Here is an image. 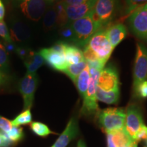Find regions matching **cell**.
<instances>
[{
  "label": "cell",
  "mask_w": 147,
  "mask_h": 147,
  "mask_svg": "<svg viewBox=\"0 0 147 147\" xmlns=\"http://www.w3.org/2000/svg\"><path fill=\"white\" fill-rule=\"evenodd\" d=\"M74 34V42L78 45L85 47L90 38L100 30L93 18V10L84 17L79 18L69 23Z\"/></svg>",
  "instance_id": "6da1fadb"
},
{
  "label": "cell",
  "mask_w": 147,
  "mask_h": 147,
  "mask_svg": "<svg viewBox=\"0 0 147 147\" xmlns=\"http://www.w3.org/2000/svg\"><path fill=\"white\" fill-rule=\"evenodd\" d=\"M99 124L106 133L120 129L125 127V112L121 108H108L97 113Z\"/></svg>",
  "instance_id": "7a4b0ae2"
},
{
  "label": "cell",
  "mask_w": 147,
  "mask_h": 147,
  "mask_svg": "<svg viewBox=\"0 0 147 147\" xmlns=\"http://www.w3.org/2000/svg\"><path fill=\"white\" fill-rule=\"evenodd\" d=\"M91 80L87 93L83 98V104L80 113L82 115L91 116L98 113V105L97 103L96 87L99 76L102 70L93 67H89Z\"/></svg>",
  "instance_id": "3957f363"
},
{
  "label": "cell",
  "mask_w": 147,
  "mask_h": 147,
  "mask_svg": "<svg viewBox=\"0 0 147 147\" xmlns=\"http://www.w3.org/2000/svg\"><path fill=\"white\" fill-rule=\"evenodd\" d=\"M117 0H97L93 9V18L100 29L111 22L117 10Z\"/></svg>",
  "instance_id": "277c9868"
},
{
  "label": "cell",
  "mask_w": 147,
  "mask_h": 147,
  "mask_svg": "<svg viewBox=\"0 0 147 147\" xmlns=\"http://www.w3.org/2000/svg\"><path fill=\"white\" fill-rule=\"evenodd\" d=\"M86 45L91 48L98 58L104 63L108 61L115 49L108 39L105 29L97 31Z\"/></svg>",
  "instance_id": "5b68a950"
},
{
  "label": "cell",
  "mask_w": 147,
  "mask_h": 147,
  "mask_svg": "<svg viewBox=\"0 0 147 147\" xmlns=\"http://www.w3.org/2000/svg\"><path fill=\"white\" fill-rule=\"evenodd\" d=\"M145 80H147V48L142 44L138 43L133 70L134 93L140 84Z\"/></svg>",
  "instance_id": "8992f818"
},
{
  "label": "cell",
  "mask_w": 147,
  "mask_h": 147,
  "mask_svg": "<svg viewBox=\"0 0 147 147\" xmlns=\"http://www.w3.org/2000/svg\"><path fill=\"white\" fill-rule=\"evenodd\" d=\"M38 83V77L36 73L26 72L19 82V91L23 97V110L31 109L34 101Z\"/></svg>",
  "instance_id": "52a82bcc"
},
{
  "label": "cell",
  "mask_w": 147,
  "mask_h": 147,
  "mask_svg": "<svg viewBox=\"0 0 147 147\" xmlns=\"http://www.w3.org/2000/svg\"><path fill=\"white\" fill-rule=\"evenodd\" d=\"M128 23L136 36L147 41V3L129 14Z\"/></svg>",
  "instance_id": "ba28073f"
},
{
  "label": "cell",
  "mask_w": 147,
  "mask_h": 147,
  "mask_svg": "<svg viewBox=\"0 0 147 147\" xmlns=\"http://www.w3.org/2000/svg\"><path fill=\"white\" fill-rule=\"evenodd\" d=\"M125 115V127L134 138L137 132L144 125L141 110L136 104H131L127 107Z\"/></svg>",
  "instance_id": "9c48e42d"
},
{
  "label": "cell",
  "mask_w": 147,
  "mask_h": 147,
  "mask_svg": "<svg viewBox=\"0 0 147 147\" xmlns=\"http://www.w3.org/2000/svg\"><path fill=\"white\" fill-rule=\"evenodd\" d=\"M47 0H22L20 4L24 15L33 21H38L47 10Z\"/></svg>",
  "instance_id": "30bf717a"
},
{
  "label": "cell",
  "mask_w": 147,
  "mask_h": 147,
  "mask_svg": "<svg viewBox=\"0 0 147 147\" xmlns=\"http://www.w3.org/2000/svg\"><path fill=\"white\" fill-rule=\"evenodd\" d=\"M39 53L45 61L55 70L63 72L68 65L64 53L55 50L53 47L42 49L40 51Z\"/></svg>",
  "instance_id": "8fae6325"
},
{
  "label": "cell",
  "mask_w": 147,
  "mask_h": 147,
  "mask_svg": "<svg viewBox=\"0 0 147 147\" xmlns=\"http://www.w3.org/2000/svg\"><path fill=\"white\" fill-rule=\"evenodd\" d=\"M119 74L112 66L104 67L97 80V86L106 91L119 89Z\"/></svg>",
  "instance_id": "7c38bea8"
},
{
  "label": "cell",
  "mask_w": 147,
  "mask_h": 147,
  "mask_svg": "<svg viewBox=\"0 0 147 147\" xmlns=\"http://www.w3.org/2000/svg\"><path fill=\"white\" fill-rule=\"evenodd\" d=\"M97 0H88L79 5H65L68 22H72L84 17L94 8Z\"/></svg>",
  "instance_id": "4fadbf2b"
},
{
  "label": "cell",
  "mask_w": 147,
  "mask_h": 147,
  "mask_svg": "<svg viewBox=\"0 0 147 147\" xmlns=\"http://www.w3.org/2000/svg\"><path fill=\"white\" fill-rule=\"evenodd\" d=\"M106 134L108 147H123L136 142L128 134L125 127L120 129L108 132Z\"/></svg>",
  "instance_id": "5bb4252c"
},
{
  "label": "cell",
  "mask_w": 147,
  "mask_h": 147,
  "mask_svg": "<svg viewBox=\"0 0 147 147\" xmlns=\"http://www.w3.org/2000/svg\"><path fill=\"white\" fill-rule=\"evenodd\" d=\"M78 134V121L76 118H71L63 133L60 135L52 147H66L71 140L76 137Z\"/></svg>",
  "instance_id": "9a60e30c"
},
{
  "label": "cell",
  "mask_w": 147,
  "mask_h": 147,
  "mask_svg": "<svg viewBox=\"0 0 147 147\" xmlns=\"http://www.w3.org/2000/svg\"><path fill=\"white\" fill-rule=\"evenodd\" d=\"M106 34L113 47L119 45L127 36V29L123 23H116L106 29Z\"/></svg>",
  "instance_id": "2e32d148"
},
{
  "label": "cell",
  "mask_w": 147,
  "mask_h": 147,
  "mask_svg": "<svg viewBox=\"0 0 147 147\" xmlns=\"http://www.w3.org/2000/svg\"><path fill=\"white\" fill-rule=\"evenodd\" d=\"M11 39L13 42H25L31 37L29 27L19 21H14L10 25Z\"/></svg>",
  "instance_id": "e0dca14e"
},
{
  "label": "cell",
  "mask_w": 147,
  "mask_h": 147,
  "mask_svg": "<svg viewBox=\"0 0 147 147\" xmlns=\"http://www.w3.org/2000/svg\"><path fill=\"white\" fill-rule=\"evenodd\" d=\"M120 96L119 89H114L112 91H106L96 87V97L97 100L104 102L108 104H115L118 102Z\"/></svg>",
  "instance_id": "ac0fdd59"
},
{
  "label": "cell",
  "mask_w": 147,
  "mask_h": 147,
  "mask_svg": "<svg viewBox=\"0 0 147 147\" xmlns=\"http://www.w3.org/2000/svg\"><path fill=\"white\" fill-rule=\"evenodd\" d=\"M64 55L68 65L76 64L84 61L83 52L81 49L76 46L69 45L67 44L64 51Z\"/></svg>",
  "instance_id": "d6986e66"
},
{
  "label": "cell",
  "mask_w": 147,
  "mask_h": 147,
  "mask_svg": "<svg viewBox=\"0 0 147 147\" xmlns=\"http://www.w3.org/2000/svg\"><path fill=\"white\" fill-rule=\"evenodd\" d=\"M90 80H91V74H90L89 67V65H87V67L78 76L74 83L76 84L77 89H78L82 100H83L86 93H87V89L89 88Z\"/></svg>",
  "instance_id": "ffe728a7"
},
{
  "label": "cell",
  "mask_w": 147,
  "mask_h": 147,
  "mask_svg": "<svg viewBox=\"0 0 147 147\" xmlns=\"http://www.w3.org/2000/svg\"><path fill=\"white\" fill-rule=\"evenodd\" d=\"M45 63V59L39 52L33 53L27 59L24 61V64L27 69V72L36 73V71Z\"/></svg>",
  "instance_id": "44dd1931"
},
{
  "label": "cell",
  "mask_w": 147,
  "mask_h": 147,
  "mask_svg": "<svg viewBox=\"0 0 147 147\" xmlns=\"http://www.w3.org/2000/svg\"><path fill=\"white\" fill-rule=\"evenodd\" d=\"M88 64L85 60L83 61L80 62V63L76 64H71L68 65L66 67L63 72L65 73L72 81L74 82H76L77 78L80 73L87 67Z\"/></svg>",
  "instance_id": "7402d4cb"
},
{
  "label": "cell",
  "mask_w": 147,
  "mask_h": 147,
  "mask_svg": "<svg viewBox=\"0 0 147 147\" xmlns=\"http://www.w3.org/2000/svg\"><path fill=\"white\" fill-rule=\"evenodd\" d=\"M57 25V12L55 7L49 9L45 12L43 19V28L46 31H49Z\"/></svg>",
  "instance_id": "603a6c76"
},
{
  "label": "cell",
  "mask_w": 147,
  "mask_h": 147,
  "mask_svg": "<svg viewBox=\"0 0 147 147\" xmlns=\"http://www.w3.org/2000/svg\"><path fill=\"white\" fill-rule=\"evenodd\" d=\"M55 8L57 12V25L60 27L61 28L69 23L67 19V14H66L65 9L64 5L61 1H58L55 5Z\"/></svg>",
  "instance_id": "cb8c5ba5"
},
{
  "label": "cell",
  "mask_w": 147,
  "mask_h": 147,
  "mask_svg": "<svg viewBox=\"0 0 147 147\" xmlns=\"http://www.w3.org/2000/svg\"><path fill=\"white\" fill-rule=\"evenodd\" d=\"M32 121V116L30 109L24 110L23 112L18 115L13 121H11L12 126L19 127L20 125L31 123Z\"/></svg>",
  "instance_id": "d4e9b609"
},
{
  "label": "cell",
  "mask_w": 147,
  "mask_h": 147,
  "mask_svg": "<svg viewBox=\"0 0 147 147\" xmlns=\"http://www.w3.org/2000/svg\"><path fill=\"white\" fill-rule=\"evenodd\" d=\"M30 127L36 135L41 137H45L50 135V134H55L49 128V127L40 122L31 123Z\"/></svg>",
  "instance_id": "484cf974"
},
{
  "label": "cell",
  "mask_w": 147,
  "mask_h": 147,
  "mask_svg": "<svg viewBox=\"0 0 147 147\" xmlns=\"http://www.w3.org/2000/svg\"><path fill=\"white\" fill-rule=\"evenodd\" d=\"M10 142H16L21 140L23 137V129L18 127H12V128L7 133L3 132Z\"/></svg>",
  "instance_id": "4316f807"
},
{
  "label": "cell",
  "mask_w": 147,
  "mask_h": 147,
  "mask_svg": "<svg viewBox=\"0 0 147 147\" xmlns=\"http://www.w3.org/2000/svg\"><path fill=\"white\" fill-rule=\"evenodd\" d=\"M9 65L8 55L4 45L0 42V69L3 71L8 69Z\"/></svg>",
  "instance_id": "83f0119b"
},
{
  "label": "cell",
  "mask_w": 147,
  "mask_h": 147,
  "mask_svg": "<svg viewBox=\"0 0 147 147\" xmlns=\"http://www.w3.org/2000/svg\"><path fill=\"white\" fill-rule=\"evenodd\" d=\"M127 3V14H131L137 8L147 3V0H125Z\"/></svg>",
  "instance_id": "f1b7e54d"
},
{
  "label": "cell",
  "mask_w": 147,
  "mask_h": 147,
  "mask_svg": "<svg viewBox=\"0 0 147 147\" xmlns=\"http://www.w3.org/2000/svg\"><path fill=\"white\" fill-rule=\"evenodd\" d=\"M0 37L5 42H13L11 39L8 27L3 21H0Z\"/></svg>",
  "instance_id": "f546056e"
},
{
  "label": "cell",
  "mask_w": 147,
  "mask_h": 147,
  "mask_svg": "<svg viewBox=\"0 0 147 147\" xmlns=\"http://www.w3.org/2000/svg\"><path fill=\"white\" fill-rule=\"evenodd\" d=\"M60 34L63 38L65 39L70 40V41L74 42V34L73 29L70 26V25H66L65 26L61 28Z\"/></svg>",
  "instance_id": "4dcf8cb0"
},
{
  "label": "cell",
  "mask_w": 147,
  "mask_h": 147,
  "mask_svg": "<svg viewBox=\"0 0 147 147\" xmlns=\"http://www.w3.org/2000/svg\"><path fill=\"white\" fill-rule=\"evenodd\" d=\"M134 94L140 98H147V80H145L140 84Z\"/></svg>",
  "instance_id": "1f68e13d"
},
{
  "label": "cell",
  "mask_w": 147,
  "mask_h": 147,
  "mask_svg": "<svg viewBox=\"0 0 147 147\" xmlns=\"http://www.w3.org/2000/svg\"><path fill=\"white\" fill-rule=\"evenodd\" d=\"M12 127L13 126H12L11 121L8 120L6 118L0 116V129L3 132L5 133L8 132L12 128Z\"/></svg>",
  "instance_id": "d6a6232c"
},
{
  "label": "cell",
  "mask_w": 147,
  "mask_h": 147,
  "mask_svg": "<svg viewBox=\"0 0 147 147\" xmlns=\"http://www.w3.org/2000/svg\"><path fill=\"white\" fill-rule=\"evenodd\" d=\"M15 52L21 59L25 61L33 53V51H30L29 49H24V48H16Z\"/></svg>",
  "instance_id": "836d02e7"
},
{
  "label": "cell",
  "mask_w": 147,
  "mask_h": 147,
  "mask_svg": "<svg viewBox=\"0 0 147 147\" xmlns=\"http://www.w3.org/2000/svg\"><path fill=\"white\" fill-rule=\"evenodd\" d=\"M147 139V133L145 129V125L142 127L137 132L136 134L135 135V136L134 138V141L136 142H139V141L142 140H146Z\"/></svg>",
  "instance_id": "e575fe53"
},
{
  "label": "cell",
  "mask_w": 147,
  "mask_h": 147,
  "mask_svg": "<svg viewBox=\"0 0 147 147\" xmlns=\"http://www.w3.org/2000/svg\"><path fill=\"white\" fill-rule=\"evenodd\" d=\"M11 142L4 133L0 131V147H9Z\"/></svg>",
  "instance_id": "d590c367"
},
{
  "label": "cell",
  "mask_w": 147,
  "mask_h": 147,
  "mask_svg": "<svg viewBox=\"0 0 147 147\" xmlns=\"http://www.w3.org/2000/svg\"><path fill=\"white\" fill-rule=\"evenodd\" d=\"M9 81H10V76L5 74V71L0 69V87L8 84Z\"/></svg>",
  "instance_id": "8d00e7d4"
},
{
  "label": "cell",
  "mask_w": 147,
  "mask_h": 147,
  "mask_svg": "<svg viewBox=\"0 0 147 147\" xmlns=\"http://www.w3.org/2000/svg\"><path fill=\"white\" fill-rule=\"evenodd\" d=\"M87 1H88V0H60L61 2L65 5H79Z\"/></svg>",
  "instance_id": "74e56055"
},
{
  "label": "cell",
  "mask_w": 147,
  "mask_h": 147,
  "mask_svg": "<svg viewBox=\"0 0 147 147\" xmlns=\"http://www.w3.org/2000/svg\"><path fill=\"white\" fill-rule=\"evenodd\" d=\"M4 47L8 53H10V52H12V51H16V48L15 47V46L12 44V42H4Z\"/></svg>",
  "instance_id": "f35d334b"
},
{
  "label": "cell",
  "mask_w": 147,
  "mask_h": 147,
  "mask_svg": "<svg viewBox=\"0 0 147 147\" xmlns=\"http://www.w3.org/2000/svg\"><path fill=\"white\" fill-rule=\"evenodd\" d=\"M5 13V9L2 0H0V21H3Z\"/></svg>",
  "instance_id": "ab89813d"
},
{
  "label": "cell",
  "mask_w": 147,
  "mask_h": 147,
  "mask_svg": "<svg viewBox=\"0 0 147 147\" xmlns=\"http://www.w3.org/2000/svg\"><path fill=\"white\" fill-rule=\"evenodd\" d=\"M77 147H86V145L83 142V140H80L78 141V144H77Z\"/></svg>",
  "instance_id": "60d3db41"
},
{
  "label": "cell",
  "mask_w": 147,
  "mask_h": 147,
  "mask_svg": "<svg viewBox=\"0 0 147 147\" xmlns=\"http://www.w3.org/2000/svg\"><path fill=\"white\" fill-rule=\"evenodd\" d=\"M47 1H48V2H53L55 0H47Z\"/></svg>",
  "instance_id": "b9f144b4"
},
{
  "label": "cell",
  "mask_w": 147,
  "mask_h": 147,
  "mask_svg": "<svg viewBox=\"0 0 147 147\" xmlns=\"http://www.w3.org/2000/svg\"><path fill=\"white\" fill-rule=\"evenodd\" d=\"M145 129H146V133H147V127L145 125Z\"/></svg>",
  "instance_id": "7bdbcfd3"
}]
</instances>
